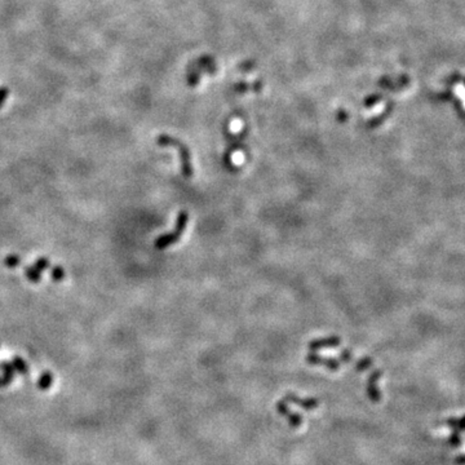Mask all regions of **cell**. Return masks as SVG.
I'll return each instance as SVG.
<instances>
[{"label": "cell", "mask_w": 465, "mask_h": 465, "mask_svg": "<svg viewBox=\"0 0 465 465\" xmlns=\"http://www.w3.org/2000/svg\"><path fill=\"white\" fill-rule=\"evenodd\" d=\"M283 401H286L287 403H293L296 406H300L301 409L304 410H314L319 406V401L317 398H300L298 395L293 394V393L286 394Z\"/></svg>", "instance_id": "6"}, {"label": "cell", "mask_w": 465, "mask_h": 465, "mask_svg": "<svg viewBox=\"0 0 465 465\" xmlns=\"http://www.w3.org/2000/svg\"><path fill=\"white\" fill-rule=\"evenodd\" d=\"M372 364H374V360H372L371 358L363 357V358H360V359L357 360V363H355V370H357L358 372H363V371H366L367 369H370Z\"/></svg>", "instance_id": "12"}, {"label": "cell", "mask_w": 465, "mask_h": 465, "mask_svg": "<svg viewBox=\"0 0 465 465\" xmlns=\"http://www.w3.org/2000/svg\"><path fill=\"white\" fill-rule=\"evenodd\" d=\"M455 464L456 465H465V455H459L455 459Z\"/></svg>", "instance_id": "20"}, {"label": "cell", "mask_w": 465, "mask_h": 465, "mask_svg": "<svg viewBox=\"0 0 465 465\" xmlns=\"http://www.w3.org/2000/svg\"><path fill=\"white\" fill-rule=\"evenodd\" d=\"M383 376V371L381 370H375L374 372H371L367 381V395L372 402H380L381 401V393L377 388V380Z\"/></svg>", "instance_id": "5"}, {"label": "cell", "mask_w": 465, "mask_h": 465, "mask_svg": "<svg viewBox=\"0 0 465 465\" xmlns=\"http://www.w3.org/2000/svg\"><path fill=\"white\" fill-rule=\"evenodd\" d=\"M448 428H451L455 431H465V416L462 417H451L445 421Z\"/></svg>", "instance_id": "8"}, {"label": "cell", "mask_w": 465, "mask_h": 465, "mask_svg": "<svg viewBox=\"0 0 465 465\" xmlns=\"http://www.w3.org/2000/svg\"><path fill=\"white\" fill-rule=\"evenodd\" d=\"M4 262H6V265L8 268H16L17 265L21 264V258L18 257L17 255H9V256H7L6 260H4Z\"/></svg>", "instance_id": "16"}, {"label": "cell", "mask_w": 465, "mask_h": 465, "mask_svg": "<svg viewBox=\"0 0 465 465\" xmlns=\"http://www.w3.org/2000/svg\"><path fill=\"white\" fill-rule=\"evenodd\" d=\"M448 443H450L451 446H455V447L460 446V443H461V438H460L459 431L452 430L451 436H450V438H448Z\"/></svg>", "instance_id": "18"}, {"label": "cell", "mask_w": 465, "mask_h": 465, "mask_svg": "<svg viewBox=\"0 0 465 465\" xmlns=\"http://www.w3.org/2000/svg\"><path fill=\"white\" fill-rule=\"evenodd\" d=\"M307 362L313 366H324L331 371H338L341 367V363L335 358H327L317 354V353H309L307 355Z\"/></svg>", "instance_id": "4"}, {"label": "cell", "mask_w": 465, "mask_h": 465, "mask_svg": "<svg viewBox=\"0 0 465 465\" xmlns=\"http://www.w3.org/2000/svg\"><path fill=\"white\" fill-rule=\"evenodd\" d=\"M277 411L279 412V415L283 417H286L287 421L289 423V425L292 428H298L303 424V416L297 412H293L292 410L288 407V403L286 401H278L277 402Z\"/></svg>", "instance_id": "3"}, {"label": "cell", "mask_w": 465, "mask_h": 465, "mask_svg": "<svg viewBox=\"0 0 465 465\" xmlns=\"http://www.w3.org/2000/svg\"><path fill=\"white\" fill-rule=\"evenodd\" d=\"M187 222H189V213L185 212V211H181V212L179 213V216H177L175 230H173L172 233H168V234H163V236H160L155 241L154 246H155L156 250H164V248L170 247L171 244L179 242L182 236V233L186 229Z\"/></svg>", "instance_id": "2"}, {"label": "cell", "mask_w": 465, "mask_h": 465, "mask_svg": "<svg viewBox=\"0 0 465 465\" xmlns=\"http://www.w3.org/2000/svg\"><path fill=\"white\" fill-rule=\"evenodd\" d=\"M52 381H53V375L47 371L40 376L39 381H38V386L40 389H48L52 385Z\"/></svg>", "instance_id": "11"}, {"label": "cell", "mask_w": 465, "mask_h": 465, "mask_svg": "<svg viewBox=\"0 0 465 465\" xmlns=\"http://www.w3.org/2000/svg\"><path fill=\"white\" fill-rule=\"evenodd\" d=\"M353 358H354V355H353V353L350 352V350H349V349H344L343 352H340V354H339V362L340 363H350L353 360Z\"/></svg>", "instance_id": "15"}, {"label": "cell", "mask_w": 465, "mask_h": 465, "mask_svg": "<svg viewBox=\"0 0 465 465\" xmlns=\"http://www.w3.org/2000/svg\"><path fill=\"white\" fill-rule=\"evenodd\" d=\"M158 145L160 146H172V148L177 149L180 154V159H181V172L186 179H190L193 176V167H191L190 162V151L186 148V145L182 144L179 140L173 139V137L167 136V135H162L158 137Z\"/></svg>", "instance_id": "1"}, {"label": "cell", "mask_w": 465, "mask_h": 465, "mask_svg": "<svg viewBox=\"0 0 465 465\" xmlns=\"http://www.w3.org/2000/svg\"><path fill=\"white\" fill-rule=\"evenodd\" d=\"M341 344V339L338 336H331V338H324V339H317L309 343V350L312 352H317L319 349L324 348H336Z\"/></svg>", "instance_id": "7"}, {"label": "cell", "mask_w": 465, "mask_h": 465, "mask_svg": "<svg viewBox=\"0 0 465 465\" xmlns=\"http://www.w3.org/2000/svg\"><path fill=\"white\" fill-rule=\"evenodd\" d=\"M0 371H3L4 374L12 375V376H14V374H16V370H14L13 364L11 362L0 363Z\"/></svg>", "instance_id": "17"}, {"label": "cell", "mask_w": 465, "mask_h": 465, "mask_svg": "<svg viewBox=\"0 0 465 465\" xmlns=\"http://www.w3.org/2000/svg\"><path fill=\"white\" fill-rule=\"evenodd\" d=\"M34 268L38 270V272H40V273H43V272H44V270H47V269H48V268H49V261H48V258H47V257H40V258H38V260L35 261Z\"/></svg>", "instance_id": "14"}, {"label": "cell", "mask_w": 465, "mask_h": 465, "mask_svg": "<svg viewBox=\"0 0 465 465\" xmlns=\"http://www.w3.org/2000/svg\"><path fill=\"white\" fill-rule=\"evenodd\" d=\"M11 363L13 364V367H14V370H16V372H20V374H22V375H27L28 374V367H27V364H26V362L22 359V358L14 357L13 360H12Z\"/></svg>", "instance_id": "9"}, {"label": "cell", "mask_w": 465, "mask_h": 465, "mask_svg": "<svg viewBox=\"0 0 465 465\" xmlns=\"http://www.w3.org/2000/svg\"><path fill=\"white\" fill-rule=\"evenodd\" d=\"M51 277L54 282H61L65 278V270L61 267H54L51 272Z\"/></svg>", "instance_id": "13"}, {"label": "cell", "mask_w": 465, "mask_h": 465, "mask_svg": "<svg viewBox=\"0 0 465 465\" xmlns=\"http://www.w3.org/2000/svg\"><path fill=\"white\" fill-rule=\"evenodd\" d=\"M348 115H346L345 111H339V120H346Z\"/></svg>", "instance_id": "21"}, {"label": "cell", "mask_w": 465, "mask_h": 465, "mask_svg": "<svg viewBox=\"0 0 465 465\" xmlns=\"http://www.w3.org/2000/svg\"><path fill=\"white\" fill-rule=\"evenodd\" d=\"M40 274H42V273L38 272L34 267H27L25 269L26 278H27L30 282H32V283H39L40 278H42V275Z\"/></svg>", "instance_id": "10"}, {"label": "cell", "mask_w": 465, "mask_h": 465, "mask_svg": "<svg viewBox=\"0 0 465 465\" xmlns=\"http://www.w3.org/2000/svg\"><path fill=\"white\" fill-rule=\"evenodd\" d=\"M12 380H13V376H12V375L4 374L3 376H0V388H4V386L9 385Z\"/></svg>", "instance_id": "19"}]
</instances>
